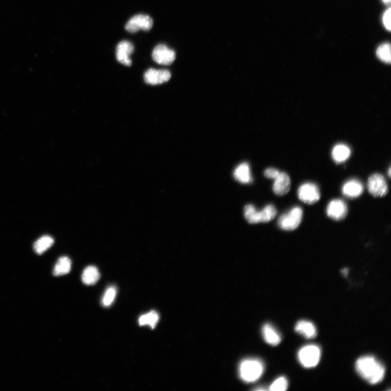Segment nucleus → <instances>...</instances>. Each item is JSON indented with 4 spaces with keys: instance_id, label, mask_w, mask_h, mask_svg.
<instances>
[{
    "instance_id": "393cba45",
    "label": "nucleus",
    "mask_w": 391,
    "mask_h": 391,
    "mask_svg": "<svg viewBox=\"0 0 391 391\" xmlns=\"http://www.w3.org/2000/svg\"><path fill=\"white\" fill-rule=\"evenodd\" d=\"M116 293L117 290L115 287H110L106 290L102 300V304L103 306L109 307L113 303Z\"/></svg>"
},
{
    "instance_id": "5701e85b",
    "label": "nucleus",
    "mask_w": 391,
    "mask_h": 391,
    "mask_svg": "<svg viewBox=\"0 0 391 391\" xmlns=\"http://www.w3.org/2000/svg\"><path fill=\"white\" fill-rule=\"evenodd\" d=\"M260 212L261 222H269L274 220L277 214V211L275 206L272 204L266 206Z\"/></svg>"
},
{
    "instance_id": "20e7f679",
    "label": "nucleus",
    "mask_w": 391,
    "mask_h": 391,
    "mask_svg": "<svg viewBox=\"0 0 391 391\" xmlns=\"http://www.w3.org/2000/svg\"><path fill=\"white\" fill-rule=\"evenodd\" d=\"M321 356V349L315 345L305 346L301 348L298 353L299 363L305 368H312L316 366Z\"/></svg>"
},
{
    "instance_id": "9b49d317",
    "label": "nucleus",
    "mask_w": 391,
    "mask_h": 391,
    "mask_svg": "<svg viewBox=\"0 0 391 391\" xmlns=\"http://www.w3.org/2000/svg\"><path fill=\"white\" fill-rule=\"evenodd\" d=\"M133 45L127 40H123L118 43L116 51V57L118 62L126 66L132 65V60L129 58L134 52Z\"/></svg>"
},
{
    "instance_id": "423d86ee",
    "label": "nucleus",
    "mask_w": 391,
    "mask_h": 391,
    "mask_svg": "<svg viewBox=\"0 0 391 391\" xmlns=\"http://www.w3.org/2000/svg\"><path fill=\"white\" fill-rule=\"evenodd\" d=\"M367 189L375 197H383L389 192V187L385 177L379 174L371 175L367 181Z\"/></svg>"
},
{
    "instance_id": "7c9ffc66",
    "label": "nucleus",
    "mask_w": 391,
    "mask_h": 391,
    "mask_svg": "<svg viewBox=\"0 0 391 391\" xmlns=\"http://www.w3.org/2000/svg\"><path fill=\"white\" fill-rule=\"evenodd\" d=\"M391 168H389V172H388V175H389V177L391 176Z\"/></svg>"
},
{
    "instance_id": "f03ea898",
    "label": "nucleus",
    "mask_w": 391,
    "mask_h": 391,
    "mask_svg": "<svg viewBox=\"0 0 391 391\" xmlns=\"http://www.w3.org/2000/svg\"><path fill=\"white\" fill-rule=\"evenodd\" d=\"M264 365L258 359H247L242 361L239 368L240 378L245 382H256L262 376Z\"/></svg>"
},
{
    "instance_id": "2eb2a0df",
    "label": "nucleus",
    "mask_w": 391,
    "mask_h": 391,
    "mask_svg": "<svg viewBox=\"0 0 391 391\" xmlns=\"http://www.w3.org/2000/svg\"><path fill=\"white\" fill-rule=\"evenodd\" d=\"M264 338L268 344L276 346L280 344L282 338L277 330L270 324H266L263 328Z\"/></svg>"
},
{
    "instance_id": "9d476101",
    "label": "nucleus",
    "mask_w": 391,
    "mask_h": 391,
    "mask_svg": "<svg viewBox=\"0 0 391 391\" xmlns=\"http://www.w3.org/2000/svg\"><path fill=\"white\" fill-rule=\"evenodd\" d=\"M171 77V73L168 70L150 69L144 74V80L147 84L157 85L168 82Z\"/></svg>"
},
{
    "instance_id": "39448f33",
    "label": "nucleus",
    "mask_w": 391,
    "mask_h": 391,
    "mask_svg": "<svg viewBox=\"0 0 391 391\" xmlns=\"http://www.w3.org/2000/svg\"><path fill=\"white\" fill-rule=\"evenodd\" d=\"M298 196L301 202L307 204H313L321 198V193L315 184L305 183L299 187Z\"/></svg>"
},
{
    "instance_id": "4468645a",
    "label": "nucleus",
    "mask_w": 391,
    "mask_h": 391,
    "mask_svg": "<svg viewBox=\"0 0 391 391\" xmlns=\"http://www.w3.org/2000/svg\"><path fill=\"white\" fill-rule=\"evenodd\" d=\"M295 330L306 339H313L317 336V329L315 325L305 320H301L296 324Z\"/></svg>"
},
{
    "instance_id": "c756f323",
    "label": "nucleus",
    "mask_w": 391,
    "mask_h": 391,
    "mask_svg": "<svg viewBox=\"0 0 391 391\" xmlns=\"http://www.w3.org/2000/svg\"><path fill=\"white\" fill-rule=\"evenodd\" d=\"M383 2L386 4H390L391 0H383Z\"/></svg>"
},
{
    "instance_id": "aec40b11",
    "label": "nucleus",
    "mask_w": 391,
    "mask_h": 391,
    "mask_svg": "<svg viewBox=\"0 0 391 391\" xmlns=\"http://www.w3.org/2000/svg\"><path fill=\"white\" fill-rule=\"evenodd\" d=\"M54 244V239L51 236L45 235L34 244V250L38 254H42L49 249Z\"/></svg>"
},
{
    "instance_id": "c85d7f7f",
    "label": "nucleus",
    "mask_w": 391,
    "mask_h": 391,
    "mask_svg": "<svg viewBox=\"0 0 391 391\" xmlns=\"http://www.w3.org/2000/svg\"><path fill=\"white\" fill-rule=\"evenodd\" d=\"M341 273L345 277H347L349 273V270L347 268L343 269L341 271Z\"/></svg>"
},
{
    "instance_id": "412c9836",
    "label": "nucleus",
    "mask_w": 391,
    "mask_h": 391,
    "mask_svg": "<svg viewBox=\"0 0 391 391\" xmlns=\"http://www.w3.org/2000/svg\"><path fill=\"white\" fill-rule=\"evenodd\" d=\"M159 315L157 312L152 311L140 317L139 323L140 326L149 325L152 329L156 327L159 321Z\"/></svg>"
},
{
    "instance_id": "f8f14e48",
    "label": "nucleus",
    "mask_w": 391,
    "mask_h": 391,
    "mask_svg": "<svg viewBox=\"0 0 391 391\" xmlns=\"http://www.w3.org/2000/svg\"><path fill=\"white\" fill-rule=\"evenodd\" d=\"M364 192L362 183L356 179L347 181L342 187V193L345 196L349 198H356Z\"/></svg>"
},
{
    "instance_id": "f3484780",
    "label": "nucleus",
    "mask_w": 391,
    "mask_h": 391,
    "mask_svg": "<svg viewBox=\"0 0 391 391\" xmlns=\"http://www.w3.org/2000/svg\"><path fill=\"white\" fill-rule=\"evenodd\" d=\"M234 176L237 181L241 183L247 184L252 181L250 166L246 163L240 164L235 169Z\"/></svg>"
},
{
    "instance_id": "dca6fc26",
    "label": "nucleus",
    "mask_w": 391,
    "mask_h": 391,
    "mask_svg": "<svg viewBox=\"0 0 391 391\" xmlns=\"http://www.w3.org/2000/svg\"><path fill=\"white\" fill-rule=\"evenodd\" d=\"M351 155V149L345 144L336 145L331 152V156L336 163L345 162L350 157Z\"/></svg>"
},
{
    "instance_id": "6ab92c4d",
    "label": "nucleus",
    "mask_w": 391,
    "mask_h": 391,
    "mask_svg": "<svg viewBox=\"0 0 391 391\" xmlns=\"http://www.w3.org/2000/svg\"><path fill=\"white\" fill-rule=\"evenodd\" d=\"M72 269V261L67 257L59 258L57 262L53 274L55 276L68 274Z\"/></svg>"
},
{
    "instance_id": "f257e3e1",
    "label": "nucleus",
    "mask_w": 391,
    "mask_h": 391,
    "mask_svg": "<svg viewBox=\"0 0 391 391\" xmlns=\"http://www.w3.org/2000/svg\"><path fill=\"white\" fill-rule=\"evenodd\" d=\"M355 367L358 374L371 384H377L383 380L385 375V367L375 357H361L357 361Z\"/></svg>"
},
{
    "instance_id": "ddd939ff",
    "label": "nucleus",
    "mask_w": 391,
    "mask_h": 391,
    "mask_svg": "<svg viewBox=\"0 0 391 391\" xmlns=\"http://www.w3.org/2000/svg\"><path fill=\"white\" fill-rule=\"evenodd\" d=\"M291 188V180L288 174L280 173L275 179L274 192L277 195L284 196L288 194Z\"/></svg>"
},
{
    "instance_id": "b1692460",
    "label": "nucleus",
    "mask_w": 391,
    "mask_h": 391,
    "mask_svg": "<svg viewBox=\"0 0 391 391\" xmlns=\"http://www.w3.org/2000/svg\"><path fill=\"white\" fill-rule=\"evenodd\" d=\"M376 54L381 61L390 64L391 61V45L387 43L379 46L377 50Z\"/></svg>"
},
{
    "instance_id": "a878e982",
    "label": "nucleus",
    "mask_w": 391,
    "mask_h": 391,
    "mask_svg": "<svg viewBox=\"0 0 391 391\" xmlns=\"http://www.w3.org/2000/svg\"><path fill=\"white\" fill-rule=\"evenodd\" d=\"M288 388L287 379L284 377H280L271 384L270 390L271 391H285Z\"/></svg>"
},
{
    "instance_id": "1a4fd4ad",
    "label": "nucleus",
    "mask_w": 391,
    "mask_h": 391,
    "mask_svg": "<svg viewBox=\"0 0 391 391\" xmlns=\"http://www.w3.org/2000/svg\"><path fill=\"white\" fill-rule=\"evenodd\" d=\"M347 205L342 199H333L330 201L327 207V215L334 220H342L347 216Z\"/></svg>"
},
{
    "instance_id": "cd10ccee",
    "label": "nucleus",
    "mask_w": 391,
    "mask_h": 391,
    "mask_svg": "<svg viewBox=\"0 0 391 391\" xmlns=\"http://www.w3.org/2000/svg\"><path fill=\"white\" fill-rule=\"evenodd\" d=\"M391 8L388 9L383 16V23L385 27L389 31H391Z\"/></svg>"
},
{
    "instance_id": "0eeeda50",
    "label": "nucleus",
    "mask_w": 391,
    "mask_h": 391,
    "mask_svg": "<svg viewBox=\"0 0 391 391\" xmlns=\"http://www.w3.org/2000/svg\"><path fill=\"white\" fill-rule=\"evenodd\" d=\"M153 25L151 17L147 15L139 14L132 17L126 23L125 28L130 33H136L140 30L149 31Z\"/></svg>"
},
{
    "instance_id": "6e6552de",
    "label": "nucleus",
    "mask_w": 391,
    "mask_h": 391,
    "mask_svg": "<svg viewBox=\"0 0 391 391\" xmlns=\"http://www.w3.org/2000/svg\"><path fill=\"white\" fill-rule=\"evenodd\" d=\"M152 58L159 64L168 65L175 60L176 53L167 45L159 44L153 51Z\"/></svg>"
},
{
    "instance_id": "a211bd4d",
    "label": "nucleus",
    "mask_w": 391,
    "mask_h": 391,
    "mask_svg": "<svg viewBox=\"0 0 391 391\" xmlns=\"http://www.w3.org/2000/svg\"><path fill=\"white\" fill-rule=\"evenodd\" d=\"M100 274L96 266H88L83 272L82 281L87 286L95 285L99 280Z\"/></svg>"
},
{
    "instance_id": "4be33fe9",
    "label": "nucleus",
    "mask_w": 391,
    "mask_h": 391,
    "mask_svg": "<svg viewBox=\"0 0 391 391\" xmlns=\"http://www.w3.org/2000/svg\"><path fill=\"white\" fill-rule=\"evenodd\" d=\"M244 215L249 223L256 224L261 222L260 212L253 205L248 204L245 207Z\"/></svg>"
},
{
    "instance_id": "bb28decb",
    "label": "nucleus",
    "mask_w": 391,
    "mask_h": 391,
    "mask_svg": "<svg viewBox=\"0 0 391 391\" xmlns=\"http://www.w3.org/2000/svg\"><path fill=\"white\" fill-rule=\"evenodd\" d=\"M280 173V172L277 169L272 168L266 169L264 172V175L266 177L274 180L276 179Z\"/></svg>"
},
{
    "instance_id": "7ed1b4c3",
    "label": "nucleus",
    "mask_w": 391,
    "mask_h": 391,
    "mask_svg": "<svg viewBox=\"0 0 391 391\" xmlns=\"http://www.w3.org/2000/svg\"><path fill=\"white\" fill-rule=\"evenodd\" d=\"M303 211L299 206H294L286 214L281 215L278 224L282 229L292 231L297 229L303 218Z\"/></svg>"
}]
</instances>
